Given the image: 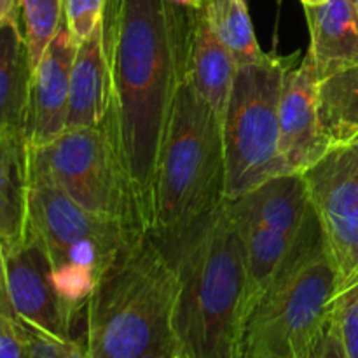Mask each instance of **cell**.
<instances>
[{"label":"cell","instance_id":"1","mask_svg":"<svg viewBox=\"0 0 358 358\" xmlns=\"http://www.w3.org/2000/svg\"><path fill=\"white\" fill-rule=\"evenodd\" d=\"M191 10L171 0H117L105 114L140 206L150 219L154 175L187 70Z\"/></svg>","mask_w":358,"mask_h":358},{"label":"cell","instance_id":"2","mask_svg":"<svg viewBox=\"0 0 358 358\" xmlns=\"http://www.w3.org/2000/svg\"><path fill=\"white\" fill-rule=\"evenodd\" d=\"M156 236L177 271L173 331L178 352L189 358H238L247 259L229 201L224 199L177 233Z\"/></svg>","mask_w":358,"mask_h":358},{"label":"cell","instance_id":"3","mask_svg":"<svg viewBox=\"0 0 358 358\" xmlns=\"http://www.w3.org/2000/svg\"><path fill=\"white\" fill-rule=\"evenodd\" d=\"M178 280L163 241L145 233L119 255L86 306L91 358H171Z\"/></svg>","mask_w":358,"mask_h":358},{"label":"cell","instance_id":"4","mask_svg":"<svg viewBox=\"0 0 358 358\" xmlns=\"http://www.w3.org/2000/svg\"><path fill=\"white\" fill-rule=\"evenodd\" d=\"M338 297V271L313 206L243 320L238 358H306Z\"/></svg>","mask_w":358,"mask_h":358},{"label":"cell","instance_id":"5","mask_svg":"<svg viewBox=\"0 0 358 358\" xmlns=\"http://www.w3.org/2000/svg\"><path fill=\"white\" fill-rule=\"evenodd\" d=\"M226 199L222 121L185 76L154 175L149 231L171 234Z\"/></svg>","mask_w":358,"mask_h":358},{"label":"cell","instance_id":"6","mask_svg":"<svg viewBox=\"0 0 358 358\" xmlns=\"http://www.w3.org/2000/svg\"><path fill=\"white\" fill-rule=\"evenodd\" d=\"M27 226L44 245L56 290L77 313L119 255L149 233L83 208L30 164Z\"/></svg>","mask_w":358,"mask_h":358},{"label":"cell","instance_id":"7","mask_svg":"<svg viewBox=\"0 0 358 358\" xmlns=\"http://www.w3.org/2000/svg\"><path fill=\"white\" fill-rule=\"evenodd\" d=\"M299 55L266 52L238 66L222 115L226 199H236L290 170L280 150L278 107L285 73Z\"/></svg>","mask_w":358,"mask_h":358},{"label":"cell","instance_id":"8","mask_svg":"<svg viewBox=\"0 0 358 358\" xmlns=\"http://www.w3.org/2000/svg\"><path fill=\"white\" fill-rule=\"evenodd\" d=\"M28 164L51 178L77 205L96 215L149 231L133 182L107 121L65 129L42 147H28Z\"/></svg>","mask_w":358,"mask_h":358},{"label":"cell","instance_id":"9","mask_svg":"<svg viewBox=\"0 0 358 358\" xmlns=\"http://www.w3.org/2000/svg\"><path fill=\"white\" fill-rule=\"evenodd\" d=\"M338 271V294L358 283V142L331 147L303 173Z\"/></svg>","mask_w":358,"mask_h":358},{"label":"cell","instance_id":"10","mask_svg":"<svg viewBox=\"0 0 358 358\" xmlns=\"http://www.w3.org/2000/svg\"><path fill=\"white\" fill-rule=\"evenodd\" d=\"M2 250L7 292L17 320L59 341H73L79 313L56 290L51 262L37 234L24 226L23 236Z\"/></svg>","mask_w":358,"mask_h":358},{"label":"cell","instance_id":"11","mask_svg":"<svg viewBox=\"0 0 358 358\" xmlns=\"http://www.w3.org/2000/svg\"><path fill=\"white\" fill-rule=\"evenodd\" d=\"M318 76L308 55L285 73L280 96V150L290 173L303 175L329 150L318 119Z\"/></svg>","mask_w":358,"mask_h":358},{"label":"cell","instance_id":"12","mask_svg":"<svg viewBox=\"0 0 358 358\" xmlns=\"http://www.w3.org/2000/svg\"><path fill=\"white\" fill-rule=\"evenodd\" d=\"M76 51L77 41L62 20L55 38L31 76L30 105L24 126L28 147L45 145L66 129L70 72Z\"/></svg>","mask_w":358,"mask_h":358},{"label":"cell","instance_id":"13","mask_svg":"<svg viewBox=\"0 0 358 358\" xmlns=\"http://www.w3.org/2000/svg\"><path fill=\"white\" fill-rule=\"evenodd\" d=\"M117 0H107L101 21L77 44L70 72L66 129L100 124L110 103V38Z\"/></svg>","mask_w":358,"mask_h":358},{"label":"cell","instance_id":"14","mask_svg":"<svg viewBox=\"0 0 358 358\" xmlns=\"http://www.w3.org/2000/svg\"><path fill=\"white\" fill-rule=\"evenodd\" d=\"M311 56L318 80L358 65V6L353 0H327L304 7Z\"/></svg>","mask_w":358,"mask_h":358},{"label":"cell","instance_id":"15","mask_svg":"<svg viewBox=\"0 0 358 358\" xmlns=\"http://www.w3.org/2000/svg\"><path fill=\"white\" fill-rule=\"evenodd\" d=\"M227 201L238 222L269 227L287 236H297L311 208L306 182L299 173L271 178L248 194Z\"/></svg>","mask_w":358,"mask_h":358},{"label":"cell","instance_id":"16","mask_svg":"<svg viewBox=\"0 0 358 358\" xmlns=\"http://www.w3.org/2000/svg\"><path fill=\"white\" fill-rule=\"evenodd\" d=\"M238 65L229 49L222 44L205 10H191L187 76L203 98L212 105L222 121L233 90Z\"/></svg>","mask_w":358,"mask_h":358},{"label":"cell","instance_id":"17","mask_svg":"<svg viewBox=\"0 0 358 358\" xmlns=\"http://www.w3.org/2000/svg\"><path fill=\"white\" fill-rule=\"evenodd\" d=\"M34 69L20 14L0 24V131H24Z\"/></svg>","mask_w":358,"mask_h":358},{"label":"cell","instance_id":"18","mask_svg":"<svg viewBox=\"0 0 358 358\" xmlns=\"http://www.w3.org/2000/svg\"><path fill=\"white\" fill-rule=\"evenodd\" d=\"M318 119L329 149L358 142V65L318 83Z\"/></svg>","mask_w":358,"mask_h":358},{"label":"cell","instance_id":"19","mask_svg":"<svg viewBox=\"0 0 358 358\" xmlns=\"http://www.w3.org/2000/svg\"><path fill=\"white\" fill-rule=\"evenodd\" d=\"M205 16L217 37L229 49L238 66L261 62L266 56L255 37L248 2L245 0H208Z\"/></svg>","mask_w":358,"mask_h":358},{"label":"cell","instance_id":"20","mask_svg":"<svg viewBox=\"0 0 358 358\" xmlns=\"http://www.w3.org/2000/svg\"><path fill=\"white\" fill-rule=\"evenodd\" d=\"M28 143L24 131H0V206L27 222Z\"/></svg>","mask_w":358,"mask_h":358},{"label":"cell","instance_id":"21","mask_svg":"<svg viewBox=\"0 0 358 358\" xmlns=\"http://www.w3.org/2000/svg\"><path fill=\"white\" fill-rule=\"evenodd\" d=\"M16 9L35 70L62 24V0H16Z\"/></svg>","mask_w":358,"mask_h":358},{"label":"cell","instance_id":"22","mask_svg":"<svg viewBox=\"0 0 358 358\" xmlns=\"http://www.w3.org/2000/svg\"><path fill=\"white\" fill-rule=\"evenodd\" d=\"M63 21L77 44L86 41L101 21L107 0H62Z\"/></svg>","mask_w":358,"mask_h":358},{"label":"cell","instance_id":"23","mask_svg":"<svg viewBox=\"0 0 358 358\" xmlns=\"http://www.w3.org/2000/svg\"><path fill=\"white\" fill-rule=\"evenodd\" d=\"M332 313L339 325L346 357L358 358V283L338 294L332 304Z\"/></svg>","mask_w":358,"mask_h":358},{"label":"cell","instance_id":"24","mask_svg":"<svg viewBox=\"0 0 358 358\" xmlns=\"http://www.w3.org/2000/svg\"><path fill=\"white\" fill-rule=\"evenodd\" d=\"M21 322V320H20ZM23 324V322H21ZM24 345H27V358H66L73 352L79 341H59L44 332L35 331L30 325L23 324Z\"/></svg>","mask_w":358,"mask_h":358},{"label":"cell","instance_id":"25","mask_svg":"<svg viewBox=\"0 0 358 358\" xmlns=\"http://www.w3.org/2000/svg\"><path fill=\"white\" fill-rule=\"evenodd\" d=\"M306 358H348L346 357L345 346H343L339 325L332 311L329 320L325 322L324 329H322L320 334L317 336V339L311 345Z\"/></svg>","mask_w":358,"mask_h":358},{"label":"cell","instance_id":"26","mask_svg":"<svg viewBox=\"0 0 358 358\" xmlns=\"http://www.w3.org/2000/svg\"><path fill=\"white\" fill-rule=\"evenodd\" d=\"M0 358H27L24 329L17 318L0 317Z\"/></svg>","mask_w":358,"mask_h":358},{"label":"cell","instance_id":"27","mask_svg":"<svg viewBox=\"0 0 358 358\" xmlns=\"http://www.w3.org/2000/svg\"><path fill=\"white\" fill-rule=\"evenodd\" d=\"M24 226H27V222L20 220L0 206V247L3 248L20 240L24 234Z\"/></svg>","mask_w":358,"mask_h":358},{"label":"cell","instance_id":"28","mask_svg":"<svg viewBox=\"0 0 358 358\" xmlns=\"http://www.w3.org/2000/svg\"><path fill=\"white\" fill-rule=\"evenodd\" d=\"M0 317L16 318L13 306H10L9 292H7V278H6V261H3V250L0 247Z\"/></svg>","mask_w":358,"mask_h":358},{"label":"cell","instance_id":"29","mask_svg":"<svg viewBox=\"0 0 358 358\" xmlns=\"http://www.w3.org/2000/svg\"><path fill=\"white\" fill-rule=\"evenodd\" d=\"M14 13H17L16 0H0V24Z\"/></svg>","mask_w":358,"mask_h":358},{"label":"cell","instance_id":"30","mask_svg":"<svg viewBox=\"0 0 358 358\" xmlns=\"http://www.w3.org/2000/svg\"><path fill=\"white\" fill-rule=\"evenodd\" d=\"M175 6L182 7L187 10H201L208 3V0H171Z\"/></svg>","mask_w":358,"mask_h":358},{"label":"cell","instance_id":"31","mask_svg":"<svg viewBox=\"0 0 358 358\" xmlns=\"http://www.w3.org/2000/svg\"><path fill=\"white\" fill-rule=\"evenodd\" d=\"M66 358H91L90 352H87V348H86V343L79 341V345L73 348V352L70 353V355Z\"/></svg>","mask_w":358,"mask_h":358},{"label":"cell","instance_id":"32","mask_svg":"<svg viewBox=\"0 0 358 358\" xmlns=\"http://www.w3.org/2000/svg\"><path fill=\"white\" fill-rule=\"evenodd\" d=\"M301 2H303V7H317L325 3L327 0H301Z\"/></svg>","mask_w":358,"mask_h":358},{"label":"cell","instance_id":"33","mask_svg":"<svg viewBox=\"0 0 358 358\" xmlns=\"http://www.w3.org/2000/svg\"><path fill=\"white\" fill-rule=\"evenodd\" d=\"M171 358H189V357L185 355V353H182V352H177V353H175V355L171 357Z\"/></svg>","mask_w":358,"mask_h":358},{"label":"cell","instance_id":"34","mask_svg":"<svg viewBox=\"0 0 358 358\" xmlns=\"http://www.w3.org/2000/svg\"><path fill=\"white\" fill-rule=\"evenodd\" d=\"M353 2H355V3H357V6H358V0H353Z\"/></svg>","mask_w":358,"mask_h":358},{"label":"cell","instance_id":"35","mask_svg":"<svg viewBox=\"0 0 358 358\" xmlns=\"http://www.w3.org/2000/svg\"><path fill=\"white\" fill-rule=\"evenodd\" d=\"M245 2H248V0H245Z\"/></svg>","mask_w":358,"mask_h":358}]
</instances>
